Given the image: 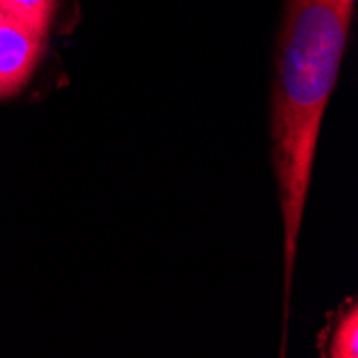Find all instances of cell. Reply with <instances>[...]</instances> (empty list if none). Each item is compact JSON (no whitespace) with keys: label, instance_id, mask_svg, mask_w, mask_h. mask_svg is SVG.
<instances>
[{"label":"cell","instance_id":"cell-1","mask_svg":"<svg viewBox=\"0 0 358 358\" xmlns=\"http://www.w3.org/2000/svg\"><path fill=\"white\" fill-rule=\"evenodd\" d=\"M354 5L352 0H287L273 96V166L283 217L285 299L320 127L337 84Z\"/></svg>","mask_w":358,"mask_h":358},{"label":"cell","instance_id":"cell-2","mask_svg":"<svg viewBox=\"0 0 358 358\" xmlns=\"http://www.w3.org/2000/svg\"><path fill=\"white\" fill-rule=\"evenodd\" d=\"M45 35L0 11V99L15 94L35 71Z\"/></svg>","mask_w":358,"mask_h":358},{"label":"cell","instance_id":"cell-3","mask_svg":"<svg viewBox=\"0 0 358 358\" xmlns=\"http://www.w3.org/2000/svg\"><path fill=\"white\" fill-rule=\"evenodd\" d=\"M54 5L56 0H0V11L13 15L15 20L45 35L52 22Z\"/></svg>","mask_w":358,"mask_h":358},{"label":"cell","instance_id":"cell-4","mask_svg":"<svg viewBox=\"0 0 358 358\" xmlns=\"http://www.w3.org/2000/svg\"><path fill=\"white\" fill-rule=\"evenodd\" d=\"M331 358H356L358 356V311L356 305H350L348 315L341 317L339 327L333 335L331 348H329Z\"/></svg>","mask_w":358,"mask_h":358}]
</instances>
